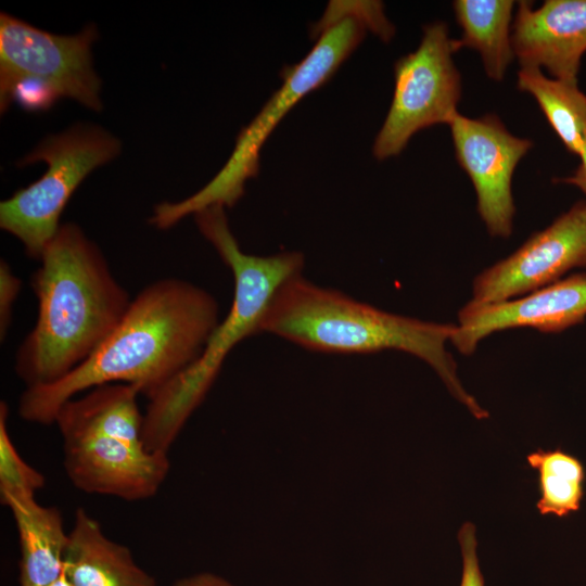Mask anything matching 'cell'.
I'll return each mask as SVG.
<instances>
[{
    "instance_id": "obj_1",
    "label": "cell",
    "mask_w": 586,
    "mask_h": 586,
    "mask_svg": "<svg viewBox=\"0 0 586 586\" xmlns=\"http://www.w3.org/2000/svg\"><path fill=\"white\" fill-rule=\"evenodd\" d=\"M218 323L217 301L204 289L177 278L154 281L84 362L54 383L26 387L18 416L53 424L67 400L113 383L131 385L151 400L199 358Z\"/></svg>"
},
{
    "instance_id": "obj_2",
    "label": "cell",
    "mask_w": 586,
    "mask_h": 586,
    "mask_svg": "<svg viewBox=\"0 0 586 586\" xmlns=\"http://www.w3.org/2000/svg\"><path fill=\"white\" fill-rule=\"evenodd\" d=\"M39 262L30 278L38 316L14 364L26 387L54 383L84 362L131 302L99 246L74 222L60 226Z\"/></svg>"
},
{
    "instance_id": "obj_3",
    "label": "cell",
    "mask_w": 586,
    "mask_h": 586,
    "mask_svg": "<svg viewBox=\"0 0 586 586\" xmlns=\"http://www.w3.org/2000/svg\"><path fill=\"white\" fill-rule=\"evenodd\" d=\"M456 328L379 309L297 275L272 297L260 332L328 354H373L385 349L411 354L429 364L451 395L476 419H485L488 412L463 388L456 361L446 348Z\"/></svg>"
},
{
    "instance_id": "obj_4",
    "label": "cell",
    "mask_w": 586,
    "mask_h": 586,
    "mask_svg": "<svg viewBox=\"0 0 586 586\" xmlns=\"http://www.w3.org/2000/svg\"><path fill=\"white\" fill-rule=\"evenodd\" d=\"M194 217L200 232L233 275V301L199 358L150 400L143 415L142 442L151 453L168 454L190 416L204 400L228 354L244 339L260 333L272 297L284 282L301 275L304 266L300 252L271 256L244 253L230 230L222 206L204 208Z\"/></svg>"
},
{
    "instance_id": "obj_5",
    "label": "cell",
    "mask_w": 586,
    "mask_h": 586,
    "mask_svg": "<svg viewBox=\"0 0 586 586\" xmlns=\"http://www.w3.org/2000/svg\"><path fill=\"white\" fill-rule=\"evenodd\" d=\"M391 28L392 23L380 1H331L313 29L317 36L315 46L302 61L282 69L281 87L241 129L222 168L207 184L184 200L155 205L149 222L165 230L204 208L235 205L244 194L245 182L258 174L263 144L290 110L334 75L360 44L368 29L382 38Z\"/></svg>"
},
{
    "instance_id": "obj_6",
    "label": "cell",
    "mask_w": 586,
    "mask_h": 586,
    "mask_svg": "<svg viewBox=\"0 0 586 586\" xmlns=\"http://www.w3.org/2000/svg\"><path fill=\"white\" fill-rule=\"evenodd\" d=\"M138 391L128 384L95 386L67 400L54 424L72 484L88 494L129 501L153 497L170 470L168 454L148 451Z\"/></svg>"
},
{
    "instance_id": "obj_7",
    "label": "cell",
    "mask_w": 586,
    "mask_h": 586,
    "mask_svg": "<svg viewBox=\"0 0 586 586\" xmlns=\"http://www.w3.org/2000/svg\"><path fill=\"white\" fill-rule=\"evenodd\" d=\"M120 149L116 137L90 124L47 136L17 166L42 161L48 168L38 180L0 203L1 229L22 242L29 258L40 260L74 191L94 168L115 158Z\"/></svg>"
},
{
    "instance_id": "obj_8",
    "label": "cell",
    "mask_w": 586,
    "mask_h": 586,
    "mask_svg": "<svg viewBox=\"0 0 586 586\" xmlns=\"http://www.w3.org/2000/svg\"><path fill=\"white\" fill-rule=\"evenodd\" d=\"M459 50L444 22L423 27L418 48L394 65L393 99L372 146L379 161L398 155L418 131L448 125L458 113L461 78L453 55Z\"/></svg>"
},
{
    "instance_id": "obj_9",
    "label": "cell",
    "mask_w": 586,
    "mask_h": 586,
    "mask_svg": "<svg viewBox=\"0 0 586 586\" xmlns=\"http://www.w3.org/2000/svg\"><path fill=\"white\" fill-rule=\"evenodd\" d=\"M94 24L76 35H55L5 12L0 14V103L21 79L50 86L59 95L101 111V79L92 65Z\"/></svg>"
},
{
    "instance_id": "obj_10",
    "label": "cell",
    "mask_w": 586,
    "mask_h": 586,
    "mask_svg": "<svg viewBox=\"0 0 586 586\" xmlns=\"http://www.w3.org/2000/svg\"><path fill=\"white\" fill-rule=\"evenodd\" d=\"M448 126L457 162L472 181L488 233L509 238L515 214L513 173L533 142L512 135L494 114L471 118L458 112Z\"/></svg>"
},
{
    "instance_id": "obj_11",
    "label": "cell",
    "mask_w": 586,
    "mask_h": 586,
    "mask_svg": "<svg viewBox=\"0 0 586 586\" xmlns=\"http://www.w3.org/2000/svg\"><path fill=\"white\" fill-rule=\"evenodd\" d=\"M586 268V201H578L506 258L479 273L471 302L512 300Z\"/></svg>"
},
{
    "instance_id": "obj_12",
    "label": "cell",
    "mask_w": 586,
    "mask_h": 586,
    "mask_svg": "<svg viewBox=\"0 0 586 586\" xmlns=\"http://www.w3.org/2000/svg\"><path fill=\"white\" fill-rule=\"evenodd\" d=\"M586 318V273L576 272L522 296L487 304L467 303L458 313L450 340L463 355H471L489 334L514 328L557 333Z\"/></svg>"
},
{
    "instance_id": "obj_13",
    "label": "cell",
    "mask_w": 586,
    "mask_h": 586,
    "mask_svg": "<svg viewBox=\"0 0 586 586\" xmlns=\"http://www.w3.org/2000/svg\"><path fill=\"white\" fill-rule=\"evenodd\" d=\"M511 39L521 67H544L552 78L577 84L586 52V0H546L537 9L518 2Z\"/></svg>"
},
{
    "instance_id": "obj_14",
    "label": "cell",
    "mask_w": 586,
    "mask_h": 586,
    "mask_svg": "<svg viewBox=\"0 0 586 586\" xmlns=\"http://www.w3.org/2000/svg\"><path fill=\"white\" fill-rule=\"evenodd\" d=\"M63 570L72 586H156L129 548L110 539L84 508L75 512Z\"/></svg>"
},
{
    "instance_id": "obj_15",
    "label": "cell",
    "mask_w": 586,
    "mask_h": 586,
    "mask_svg": "<svg viewBox=\"0 0 586 586\" xmlns=\"http://www.w3.org/2000/svg\"><path fill=\"white\" fill-rule=\"evenodd\" d=\"M3 505L18 533L20 586H49L63 572L68 540L61 511L39 505L35 497L11 498Z\"/></svg>"
},
{
    "instance_id": "obj_16",
    "label": "cell",
    "mask_w": 586,
    "mask_h": 586,
    "mask_svg": "<svg viewBox=\"0 0 586 586\" xmlns=\"http://www.w3.org/2000/svg\"><path fill=\"white\" fill-rule=\"evenodd\" d=\"M453 8L462 29L456 39L459 50L470 48L479 52L486 75L501 81L514 58L512 47L511 0H456Z\"/></svg>"
},
{
    "instance_id": "obj_17",
    "label": "cell",
    "mask_w": 586,
    "mask_h": 586,
    "mask_svg": "<svg viewBox=\"0 0 586 586\" xmlns=\"http://www.w3.org/2000/svg\"><path fill=\"white\" fill-rule=\"evenodd\" d=\"M518 89L530 93L565 149L581 155L586 146V94L577 84L544 75L538 67H521Z\"/></svg>"
},
{
    "instance_id": "obj_18",
    "label": "cell",
    "mask_w": 586,
    "mask_h": 586,
    "mask_svg": "<svg viewBox=\"0 0 586 586\" xmlns=\"http://www.w3.org/2000/svg\"><path fill=\"white\" fill-rule=\"evenodd\" d=\"M526 459L539 474L540 514L565 517L579 509L585 472L578 459L561 449H537Z\"/></svg>"
},
{
    "instance_id": "obj_19",
    "label": "cell",
    "mask_w": 586,
    "mask_h": 586,
    "mask_svg": "<svg viewBox=\"0 0 586 586\" xmlns=\"http://www.w3.org/2000/svg\"><path fill=\"white\" fill-rule=\"evenodd\" d=\"M9 406L0 404V500L30 498L42 488L46 479L18 454L8 431Z\"/></svg>"
},
{
    "instance_id": "obj_20",
    "label": "cell",
    "mask_w": 586,
    "mask_h": 586,
    "mask_svg": "<svg viewBox=\"0 0 586 586\" xmlns=\"http://www.w3.org/2000/svg\"><path fill=\"white\" fill-rule=\"evenodd\" d=\"M476 528L473 523L464 522L458 532V542L462 557L460 586H485L477 557Z\"/></svg>"
},
{
    "instance_id": "obj_21",
    "label": "cell",
    "mask_w": 586,
    "mask_h": 586,
    "mask_svg": "<svg viewBox=\"0 0 586 586\" xmlns=\"http://www.w3.org/2000/svg\"><path fill=\"white\" fill-rule=\"evenodd\" d=\"M22 281L16 277L10 265L0 262V337L5 340L12 321V309L20 293Z\"/></svg>"
},
{
    "instance_id": "obj_22",
    "label": "cell",
    "mask_w": 586,
    "mask_h": 586,
    "mask_svg": "<svg viewBox=\"0 0 586 586\" xmlns=\"http://www.w3.org/2000/svg\"><path fill=\"white\" fill-rule=\"evenodd\" d=\"M171 586H235L211 572H201L176 581Z\"/></svg>"
},
{
    "instance_id": "obj_23",
    "label": "cell",
    "mask_w": 586,
    "mask_h": 586,
    "mask_svg": "<svg viewBox=\"0 0 586 586\" xmlns=\"http://www.w3.org/2000/svg\"><path fill=\"white\" fill-rule=\"evenodd\" d=\"M581 163L572 176L558 178L553 181L577 187L586 195V146L579 155Z\"/></svg>"
},
{
    "instance_id": "obj_24",
    "label": "cell",
    "mask_w": 586,
    "mask_h": 586,
    "mask_svg": "<svg viewBox=\"0 0 586 586\" xmlns=\"http://www.w3.org/2000/svg\"><path fill=\"white\" fill-rule=\"evenodd\" d=\"M49 586H72L71 582L68 581L67 576L65 575V572L63 570L62 574Z\"/></svg>"
}]
</instances>
